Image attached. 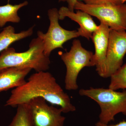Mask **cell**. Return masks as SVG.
I'll list each match as a JSON object with an SVG mask.
<instances>
[{"instance_id":"1","label":"cell","mask_w":126,"mask_h":126,"mask_svg":"<svg viewBox=\"0 0 126 126\" xmlns=\"http://www.w3.org/2000/svg\"><path fill=\"white\" fill-rule=\"evenodd\" d=\"M36 97L43 98L52 105L59 106L64 113L76 110L68 94L64 91L54 76L46 71L36 72L23 85L13 89L5 106L17 107Z\"/></svg>"},{"instance_id":"2","label":"cell","mask_w":126,"mask_h":126,"mask_svg":"<svg viewBox=\"0 0 126 126\" xmlns=\"http://www.w3.org/2000/svg\"><path fill=\"white\" fill-rule=\"evenodd\" d=\"M50 64L49 57L45 54L43 40L38 37L33 39L29 48L23 52H16L8 48L0 55V70L11 67L30 68L36 72L46 71Z\"/></svg>"},{"instance_id":"3","label":"cell","mask_w":126,"mask_h":126,"mask_svg":"<svg viewBox=\"0 0 126 126\" xmlns=\"http://www.w3.org/2000/svg\"><path fill=\"white\" fill-rule=\"evenodd\" d=\"M81 96L89 98L98 104L100 107L99 121L106 124L115 120L117 114L126 116V89L117 92L110 89L90 88L79 91Z\"/></svg>"},{"instance_id":"4","label":"cell","mask_w":126,"mask_h":126,"mask_svg":"<svg viewBox=\"0 0 126 126\" xmlns=\"http://www.w3.org/2000/svg\"><path fill=\"white\" fill-rule=\"evenodd\" d=\"M94 53L82 46L80 41L75 39L69 52L63 53L61 58L66 66L64 83L65 89L76 90L78 88L77 79L79 72L85 67L94 66Z\"/></svg>"},{"instance_id":"5","label":"cell","mask_w":126,"mask_h":126,"mask_svg":"<svg viewBox=\"0 0 126 126\" xmlns=\"http://www.w3.org/2000/svg\"><path fill=\"white\" fill-rule=\"evenodd\" d=\"M75 9L87 12L108 26L111 29L126 30V4L90 5L78 1Z\"/></svg>"},{"instance_id":"6","label":"cell","mask_w":126,"mask_h":126,"mask_svg":"<svg viewBox=\"0 0 126 126\" xmlns=\"http://www.w3.org/2000/svg\"><path fill=\"white\" fill-rule=\"evenodd\" d=\"M50 25L47 33L37 32L38 37L43 40L44 52L46 56L49 57L52 51L58 48H63V45L68 41L79 36L78 31H69L61 27L59 23L58 10L54 8L48 11Z\"/></svg>"},{"instance_id":"7","label":"cell","mask_w":126,"mask_h":126,"mask_svg":"<svg viewBox=\"0 0 126 126\" xmlns=\"http://www.w3.org/2000/svg\"><path fill=\"white\" fill-rule=\"evenodd\" d=\"M27 103L32 126H63L65 117L60 108L50 106L41 97L34 98Z\"/></svg>"},{"instance_id":"8","label":"cell","mask_w":126,"mask_h":126,"mask_svg":"<svg viewBox=\"0 0 126 126\" xmlns=\"http://www.w3.org/2000/svg\"><path fill=\"white\" fill-rule=\"evenodd\" d=\"M126 54V31L110 29L105 78L111 77L123 65V59Z\"/></svg>"},{"instance_id":"9","label":"cell","mask_w":126,"mask_h":126,"mask_svg":"<svg viewBox=\"0 0 126 126\" xmlns=\"http://www.w3.org/2000/svg\"><path fill=\"white\" fill-rule=\"evenodd\" d=\"M110 30L108 26L100 22L97 29L94 32L91 38L95 49L93 60L94 66L96 67V71L100 77L104 78Z\"/></svg>"},{"instance_id":"10","label":"cell","mask_w":126,"mask_h":126,"mask_svg":"<svg viewBox=\"0 0 126 126\" xmlns=\"http://www.w3.org/2000/svg\"><path fill=\"white\" fill-rule=\"evenodd\" d=\"M58 12L60 20L68 17L79 25L78 32L79 36L89 39L97 29L98 26L94 23L91 16L85 12L77 10L75 13L70 11L68 7L63 6L59 10Z\"/></svg>"},{"instance_id":"11","label":"cell","mask_w":126,"mask_h":126,"mask_svg":"<svg viewBox=\"0 0 126 126\" xmlns=\"http://www.w3.org/2000/svg\"><path fill=\"white\" fill-rule=\"evenodd\" d=\"M32 70L30 68L11 67L0 70V92L23 85Z\"/></svg>"},{"instance_id":"12","label":"cell","mask_w":126,"mask_h":126,"mask_svg":"<svg viewBox=\"0 0 126 126\" xmlns=\"http://www.w3.org/2000/svg\"><path fill=\"white\" fill-rule=\"evenodd\" d=\"M34 26L27 30L16 33L15 28L11 26L5 27L0 33V52L9 48L12 43L31 36Z\"/></svg>"},{"instance_id":"13","label":"cell","mask_w":126,"mask_h":126,"mask_svg":"<svg viewBox=\"0 0 126 126\" xmlns=\"http://www.w3.org/2000/svg\"><path fill=\"white\" fill-rule=\"evenodd\" d=\"M28 4L27 1L19 4L12 5L9 3L0 6V28L4 27L7 22L19 23L20 18L18 15L19 9Z\"/></svg>"},{"instance_id":"14","label":"cell","mask_w":126,"mask_h":126,"mask_svg":"<svg viewBox=\"0 0 126 126\" xmlns=\"http://www.w3.org/2000/svg\"><path fill=\"white\" fill-rule=\"evenodd\" d=\"M16 113L8 126H32L27 103L18 105Z\"/></svg>"},{"instance_id":"15","label":"cell","mask_w":126,"mask_h":126,"mask_svg":"<svg viewBox=\"0 0 126 126\" xmlns=\"http://www.w3.org/2000/svg\"><path fill=\"white\" fill-rule=\"evenodd\" d=\"M110 78L108 88L115 91L126 89V63L113 74Z\"/></svg>"},{"instance_id":"16","label":"cell","mask_w":126,"mask_h":126,"mask_svg":"<svg viewBox=\"0 0 126 126\" xmlns=\"http://www.w3.org/2000/svg\"><path fill=\"white\" fill-rule=\"evenodd\" d=\"M84 3L90 5H101L107 4H119L118 0H82ZM122 4V3H121Z\"/></svg>"},{"instance_id":"17","label":"cell","mask_w":126,"mask_h":126,"mask_svg":"<svg viewBox=\"0 0 126 126\" xmlns=\"http://www.w3.org/2000/svg\"><path fill=\"white\" fill-rule=\"evenodd\" d=\"M79 0H59V2H67L68 4L69 9L72 11H74L75 6L77 1Z\"/></svg>"},{"instance_id":"18","label":"cell","mask_w":126,"mask_h":126,"mask_svg":"<svg viewBox=\"0 0 126 126\" xmlns=\"http://www.w3.org/2000/svg\"><path fill=\"white\" fill-rule=\"evenodd\" d=\"M95 126H126V121L123 120V121L119 122L117 124H104L101 122H97L95 124Z\"/></svg>"},{"instance_id":"19","label":"cell","mask_w":126,"mask_h":126,"mask_svg":"<svg viewBox=\"0 0 126 126\" xmlns=\"http://www.w3.org/2000/svg\"><path fill=\"white\" fill-rule=\"evenodd\" d=\"M118 1L122 4H124V2H126V0H118Z\"/></svg>"},{"instance_id":"20","label":"cell","mask_w":126,"mask_h":126,"mask_svg":"<svg viewBox=\"0 0 126 126\" xmlns=\"http://www.w3.org/2000/svg\"></svg>"}]
</instances>
